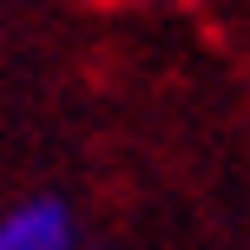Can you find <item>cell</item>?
<instances>
[{
  "instance_id": "obj_1",
  "label": "cell",
  "mask_w": 250,
  "mask_h": 250,
  "mask_svg": "<svg viewBox=\"0 0 250 250\" xmlns=\"http://www.w3.org/2000/svg\"><path fill=\"white\" fill-rule=\"evenodd\" d=\"M0 250H86V224L60 191H26L0 211Z\"/></svg>"
}]
</instances>
